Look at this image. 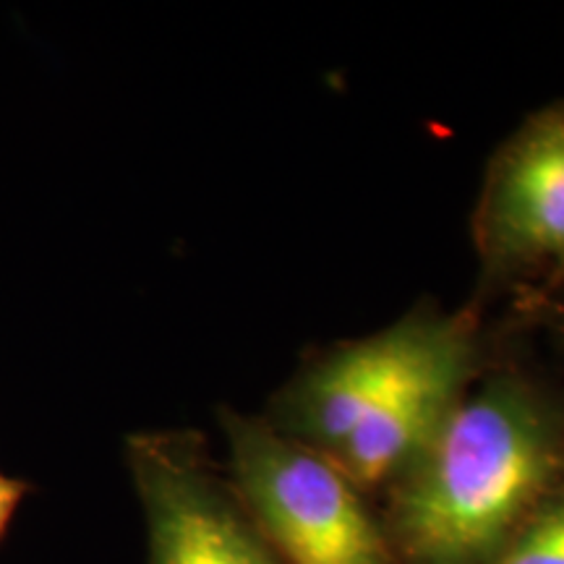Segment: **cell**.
<instances>
[{
  "mask_svg": "<svg viewBox=\"0 0 564 564\" xmlns=\"http://www.w3.org/2000/svg\"><path fill=\"white\" fill-rule=\"evenodd\" d=\"M478 243L505 267L564 264V110L533 118L494 160Z\"/></svg>",
  "mask_w": 564,
  "mask_h": 564,
  "instance_id": "5b68a950",
  "label": "cell"
},
{
  "mask_svg": "<svg viewBox=\"0 0 564 564\" xmlns=\"http://www.w3.org/2000/svg\"><path fill=\"white\" fill-rule=\"evenodd\" d=\"M465 327V316L419 312L340 345L280 392L272 426L316 453H333Z\"/></svg>",
  "mask_w": 564,
  "mask_h": 564,
  "instance_id": "3957f363",
  "label": "cell"
},
{
  "mask_svg": "<svg viewBox=\"0 0 564 564\" xmlns=\"http://www.w3.org/2000/svg\"><path fill=\"white\" fill-rule=\"evenodd\" d=\"M21 499H24V484L0 474V535L9 528Z\"/></svg>",
  "mask_w": 564,
  "mask_h": 564,
  "instance_id": "ba28073f",
  "label": "cell"
},
{
  "mask_svg": "<svg viewBox=\"0 0 564 564\" xmlns=\"http://www.w3.org/2000/svg\"><path fill=\"white\" fill-rule=\"evenodd\" d=\"M552 405L512 377L465 394L405 470L394 523L415 564H484L525 523L560 468Z\"/></svg>",
  "mask_w": 564,
  "mask_h": 564,
  "instance_id": "6da1fadb",
  "label": "cell"
},
{
  "mask_svg": "<svg viewBox=\"0 0 564 564\" xmlns=\"http://www.w3.org/2000/svg\"><path fill=\"white\" fill-rule=\"evenodd\" d=\"M129 463L144 507L150 564H274L188 436H133Z\"/></svg>",
  "mask_w": 564,
  "mask_h": 564,
  "instance_id": "277c9868",
  "label": "cell"
},
{
  "mask_svg": "<svg viewBox=\"0 0 564 564\" xmlns=\"http://www.w3.org/2000/svg\"><path fill=\"white\" fill-rule=\"evenodd\" d=\"M489 564H564V499L535 510Z\"/></svg>",
  "mask_w": 564,
  "mask_h": 564,
  "instance_id": "52a82bcc",
  "label": "cell"
},
{
  "mask_svg": "<svg viewBox=\"0 0 564 564\" xmlns=\"http://www.w3.org/2000/svg\"><path fill=\"white\" fill-rule=\"evenodd\" d=\"M225 434L243 502L288 564H390L358 489L327 455L236 413Z\"/></svg>",
  "mask_w": 564,
  "mask_h": 564,
  "instance_id": "7a4b0ae2",
  "label": "cell"
},
{
  "mask_svg": "<svg viewBox=\"0 0 564 564\" xmlns=\"http://www.w3.org/2000/svg\"><path fill=\"white\" fill-rule=\"evenodd\" d=\"M474 369L476 340L468 324L327 457L356 489L405 474L465 398Z\"/></svg>",
  "mask_w": 564,
  "mask_h": 564,
  "instance_id": "8992f818",
  "label": "cell"
}]
</instances>
